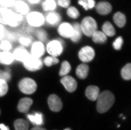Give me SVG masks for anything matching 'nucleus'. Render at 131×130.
Instances as JSON below:
<instances>
[{
  "mask_svg": "<svg viewBox=\"0 0 131 130\" xmlns=\"http://www.w3.org/2000/svg\"><path fill=\"white\" fill-rule=\"evenodd\" d=\"M88 7L89 9H93L95 6V1L94 0H87Z\"/></svg>",
  "mask_w": 131,
  "mask_h": 130,
  "instance_id": "nucleus-43",
  "label": "nucleus"
},
{
  "mask_svg": "<svg viewBox=\"0 0 131 130\" xmlns=\"http://www.w3.org/2000/svg\"><path fill=\"white\" fill-rule=\"evenodd\" d=\"M12 45L9 41L8 40H3L0 43V49L4 51L9 52L12 49Z\"/></svg>",
  "mask_w": 131,
  "mask_h": 130,
  "instance_id": "nucleus-33",
  "label": "nucleus"
},
{
  "mask_svg": "<svg viewBox=\"0 0 131 130\" xmlns=\"http://www.w3.org/2000/svg\"><path fill=\"white\" fill-rule=\"evenodd\" d=\"M48 53L52 56L57 57L60 55L63 50V44L58 40H53L49 42L46 46Z\"/></svg>",
  "mask_w": 131,
  "mask_h": 130,
  "instance_id": "nucleus-6",
  "label": "nucleus"
},
{
  "mask_svg": "<svg viewBox=\"0 0 131 130\" xmlns=\"http://www.w3.org/2000/svg\"><path fill=\"white\" fill-rule=\"evenodd\" d=\"M16 0H0V6L3 7L12 8Z\"/></svg>",
  "mask_w": 131,
  "mask_h": 130,
  "instance_id": "nucleus-37",
  "label": "nucleus"
},
{
  "mask_svg": "<svg viewBox=\"0 0 131 130\" xmlns=\"http://www.w3.org/2000/svg\"><path fill=\"white\" fill-rule=\"evenodd\" d=\"M59 60L55 57L48 56L45 58L44 60V63L47 66H52L59 63Z\"/></svg>",
  "mask_w": 131,
  "mask_h": 130,
  "instance_id": "nucleus-34",
  "label": "nucleus"
},
{
  "mask_svg": "<svg viewBox=\"0 0 131 130\" xmlns=\"http://www.w3.org/2000/svg\"><path fill=\"white\" fill-rule=\"evenodd\" d=\"M14 60L13 55L10 52L4 51L0 53V63L1 64L5 65L11 64Z\"/></svg>",
  "mask_w": 131,
  "mask_h": 130,
  "instance_id": "nucleus-22",
  "label": "nucleus"
},
{
  "mask_svg": "<svg viewBox=\"0 0 131 130\" xmlns=\"http://www.w3.org/2000/svg\"><path fill=\"white\" fill-rule=\"evenodd\" d=\"M33 103V101L29 98H24L21 99L17 105V109L22 113H27L29 111L31 105Z\"/></svg>",
  "mask_w": 131,
  "mask_h": 130,
  "instance_id": "nucleus-17",
  "label": "nucleus"
},
{
  "mask_svg": "<svg viewBox=\"0 0 131 130\" xmlns=\"http://www.w3.org/2000/svg\"><path fill=\"white\" fill-rule=\"evenodd\" d=\"M28 25L33 28H39L44 25L45 19L43 15L37 11H30L26 15Z\"/></svg>",
  "mask_w": 131,
  "mask_h": 130,
  "instance_id": "nucleus-3",
  "label": "nucleus"
},
{
  "mask_svg": "<svg viewBox=\"0 0 131 130\" xmlns=\"http://www.w3.org/2000/svg\"><path fill=\"white\" fill-rule=\"evenodd\" d=\"M89 66L85 64L79 65L77 68L76 74L79 78L84 79L87 77L89 72Z\"/></svg>",
  "mask_w": 131,
  "mask_h": 130,
  "instance_id": "nucleus-25",
  "label": "nucleus"
},
{
  "mask_svg": "<svg viewBox=\"0 0 131 130\" xmlns=\"http://www.w3.org/2000/svg\"><path fill=\"white\" fill-rule=\"evenodd\" d=\"M31 130H46L44 128H42L40 126H36L34 127L31 129Z\"/></svg>",
  "mask_w": 131,
  "mask_h": 130,
  "instance_id": "nucleus-46",
  "label": "nucleus"
},
{
  "mask_svg": "<svg viewBox=\"0 0 131 130\" xmlns=\"http://www.w3.org/2000/svg\"><path fill=\"white\" fill-rule=\"evenodd\" d=\"M48 103L50 109L53 112H59L62 107V101L56 95L52 94L50 96L48 100Z\"/></svg>",
  "mask_w": 131,
  "mask_h": 130,
  "instance_id": "nucleus-9",
  "label": "nucleus"
},
{
  "mask_svg": "<svg viewBox=\"0 0 131 130\" xmlns=\"http://www.w3.org/2000/svg\"><path fill=\"white\" fill-rule=\"evenodd\" d=\"M42 6L45 11H52L56 9L57 4L54 0H46L42 3Z\"/></svg>",
  "mask_w": 131,
  "mask_h": 130,
  "instance_id": "nucleus-28",
  "label": "nucleus"
},
{
  "mask_svg": "<svg viewBox=\"0 0 131 130\" xmlns=\"http://www.w3.org/2000/svg\"><path fill=\"white\" fill-rule=\"evenodd\" d=\"M18 87L20 90L26 94H31L37 88L36 82L29 78H25L21 80L19 83Z\"/></svg>",
  "mask_w": 131,
  "mask_h": 130,
  "instance_id": "nucleus-4",
  "label": "nucleus"
},
{
  "mask_svg": "<svg viewBox=\"0 0 131 130\" xmlns=\"http://www.w3.org/2000/svg\"><path fill=\"white\" fill-rule=\"evenodd\" d=\"M121 76L124 80H129L131 77V65L130 63L123 68L121 71Z\"/></svg>",
  "mask_w": 131,
  "mask_h": 130,
  "instance_id": "nucleus-29",
  "label": "nucleus"
},
{
  "mask_svg": "<svg viewBox=\"0 0 131 130\" xmlns=\"http://www.w3.org/2000/svg\"><path fill=\"white\" fill-rule=\"evenodd\" d=\"M95 55L94 49L90 46H85L82 48L78 54L80 60L84 63L91 61L94 58Z\"/></svg>",
  "mask_w": 131,
  "mask_h": 130,
  "instance_id": "nucleus-7",
  "label": "nucleus"
},
{
  "mask_svg": "<svg viewBox=\"0 0 131 130\" xmlns=\"http://www.w3.org/2000/svg\"><path fill=\"white\" fill-rule=\"evenodd\" d=\"M45 22H46L48 25L55 26L59 23L61 20L60 15L54 11H50L45 17Z\"/></svg>",
  "mask_w": 131,
  "mask_h": 130,
  "instance_id": "nucleus-16",
  "label": "nucleus"
},
{
  "mask_svg": "<svg viewBox=\"0 0 131 130\" xmlns=\"http://www.w3.org/2000/svg\"><path fill=\"white\" fill-rule=\"evenodd\" d=\"M97 100V110L99 113H104L109 110L112 107L115 98L111 92L106 90L99 94Z\"/></svg>",
  "mask_w": 131,
  "mask_h": 130,
  "instance_id": "nucleus-1",
  "label": "nucleus"
},
{
  "mask_svg": "<svg viewBox=\"0 0 131 130\" xmlns=\"http://www.w3.org/2000/svg\"><path fill=\"white\" fill-rule=\"evenodd\" d=\"M0 129L1 130H9L8 127L3 124H0Z\"/></svg>",
  "mask_w": 131,
  "mask_h": 130,
  "instance_id": "nucleus-45",
  "label": "nucleus"
},
{
  "mask_svg": "<svg viewBox=\"0 0 131 130\" xmlns=\"http://www.w3.org/2000/svg\"><path fill=\"white\" fill-rule=\"evenodd\" d=\"M93 42L98 44H103L106 42L107 37L102 31H96L91 36Z\"/></svg>",
  "mask_w": 131,
  "mask_h": 130,
  "instance_id": "nucleus-26",
  "label": "nucleus"
},
{
  "mask_svg": "<svg viewBox=\"0 0 131 130\" xmlns=\"http://www.w3.org/2000/svg\"><path fill=\"white\" fill-rule=\"evenodd\" d=\"M71 70V66L69 63L67 61L63 62L61 65L59 75L61 76H66L70 72Z\"/></svg>",
  "mask_w": 131,
  "mask_h": 130,
  "instance_id": "nucleus-30",
  "label": "nucleus"
},
{
  "mask_svg": "<svg viewBox=\"0 0 131 130\" xmlns=\"http://www.w3.org/2000/svg\"><path fill=\"white\" fill-rule=\"evenodd\" d=\"M58 32L62 37L71 38L73 33V25L68 22H63L59 26Z\"/></svg>",
  "mask_w": 131,
  "mask_h": 130,
  "instance_id": "nucleus-10",
  "label": "nucleus"
},
{
  "mask_svg": "<svg viewBox=\"0 0 131 130\" xmlns=\"http://www.w3.org/2000/svg\"><path fill=\"white\" fill-rule=\"evenodd\" d=\"M29 54L28 51L24 47H19L15 49L13 55L14 59L24 62L29 55Z\"/></svg>",
  "mask_w": 131,
  "mask_h": 130,
  "instance_id": "nucleus-15",
  "label": "nucleus"
},
{
  "mask_svg": "<svg viewBox=\"0 0 131 130\" xmlns=\"http://www.w3.org/2000/svg\"><path fill=\"white\" fill-rule=\"evenodd\" d=\"M14 11L10 8L0 7V24L7 25Z\"/></svg>",
  "mask_w": 131,
  "mask_h": 130,
  "instance_id": "nucleus-12",
  "label": "nucleus"
},
{
  "mask_svg": "<svg viewBox=\"0 0 131 130\" xmlns=\"http://www.w3.org/2000/svg\"><path fill=\"white\" fill-rule=\"evenodd\" d=\"M82 32L88 37H91L94 32L97 31V24L94 18L87 17L83 19L80 25Z\"/></svg>",
  "mask_w": 131,
  "mask_h": 130,
  "instance_id": "nucleus-2",
  "label": "nucleus"
},
{
  "mask_svg": "<svg viewBox=\"0 0 131 130\" xmlns=\"http://www.w3.org/2000/svg\"><path fill=\"white\" fill-rule=\"evenodd\" d=\"M73 33L71 38V40L73 42H77L81 38L82 31L80 25L78 23H75L73 25Z\"/></svg>",
  "mask_w": 131,
  "mask_h": 130,
  "instance_id": "nucleus-21",
  "label": "nucleus"
},
{
  "mask_svg": "<svg viewBox=\"0 0 131 130\" xmlns=\"http://www.w3.org/2000/svg\"><path fill=\"white\" fill-rule=\"evenodd\" d=\"M96 11L99 15H105L110 13L112 10V6L109 3L106 1H101L95 7Z\"/></svg>",
  "mask_w": 131,
  "mask_h": 130,
  "instance_id": "nucleus-14",
  "label": "nucleus"
},
{
  "mask_svg": "<svg viewBox=\"0 0 131 130\" xmlns=\"http://www.w3.org/2000/svg\"><path fill=\"white\" fill-rule=\"evenodd\" d=\"M99 89L95 86H90L85 91L86 96L89 99L92 101L96 100L99 94Z\"/></svg>",
  "mask_w": 131,
  "mask_h": 130,
  "instance_id": "nucleus-19",
  "label": "nucleus"
},
{
  "mask_svg": "<svg viewBox=\"0 0 131 130\" xmlns=\"http://www.w3.org/2000/svg\"><path fill=\"white\" fill-rule=\"evenodd\" d=\"M36 37L38 39L39 41L41 42H44L47 40L48 35L47 32L44 30L40 29L37 30L35 32Z\"/></svg>",
  "mask_w": 131,
  "mask_h": 130,
  "instance_id": "nucleus-31",
  "label": "nucleus"
},
{
  "mask_svg": "<svg viewBox=\"0 0 131 130\" xmlns=\"http://www.w3.org/2000/svg\"><path fill=\"white\" fill-rule=\"evenodd\" d=\"M20 44L24 47H28L32 43V39L29 36H21L19 38Z\"/></svg>",
  "mask_w": 131,
  "mask_h": 130,
  "instance_id": "nucleus-35",
  "label": "nucleus"
},
{
  "mask_svg": "<svg viewBox=\"0 0 131 130\" xmlns=\"http://www.w3.org/2000/svg\"><path fill=\"white\" fill-rule=\"evenodd\" d=\"M0 114H1V110H0Z\"/></svg>",
  "mask_w": 131,
  "mask_h": 130,
  "instance_id": "nucleus-48",
  "label": "nucleus"
},
{
  "mask_svg": "<svg viewBox=\"0 0 131 130\" xmlns=\"http://www.w3.org/2000/svg\"><path fill=\"white\" fill-rule=\"evenodd\" d=\"M6 31L4 25L0 24V41L3 40L6 37Z\"/></svg>",
  "mask_w": 131,
  "mask_h": 130,
  "instance_id": "nucleus-41",
  "label": "nucleus"
},
{
  "mask_svg": "<svg viewBox=\"0 0 131 130\" xmlns=\"http://www.w3.org/2000/svg\"><path fill=\"white\" fill-rule=\"evenodd\" d=\"M24 16L14 11L11 18L8 23V26L11 28H17L21 25L24 20Z\"/></svg>",
  "mask_w": 131,
  "mask_h": 130,
  "instance_id": "nucleus-18",
  "label": "nucleus"
},
{
  "mask_svg": "<svg viewBox=\"0 0 131 130\" xmlns=\"http://www.w3.org/2000/svg\"><path fill=\"white\" fill-rule=\"evenodd\" d=\"M64 130H71L70 128H66V129H64Z\"/></svg>",
  "mask_w": 131,
  "mask_h": 130,
  "instance_id": "nucleus-47",
  "label": "nucleus"
},
{
  "mask_svg": "<svg viewBox=\"0 0 131 130\" xmlns=\"http://www.w3.org/2000/svg\"></svg>",
  "mask_w": 131,
  "mask_h": 130,
  "instance_id": "nucleus-49",
  "label": "nucleus"
},
{
  "mask_svg": "<svg viewBox=\"0 0 131 130\" xmlns=\"http://www.w3.org/2000/svg\"><path fill=\"white\" fill-rule=\"evenodd\" d=\"M11 79V74L9 72L3 71L0 70V80L9 81Z\"/></svg>",
  "mask_w": 131,
  "mask_h": 130,
  "instance_id": "nucleus-39",
  "label": "nucleus"
},
{
  "mask_svg": "<svg viewBox=\"0 0 131 130\" xmlns=\"http://www.w3.org/2000/svg\"><path fill=\"white\" fill-rule=\"evenodd\" d=\"M78 4L81 6H82L85 10H88L89 9L88 7L87 0H79Z\"/></svg>",
  "mask_w": 131,
  "mask_h": 130,
  "instance_id": "nucleus-42",
  "label": "nucleus"
},
{
  "mask_svg": "<svg viewBox=\"0 0 131 130\" xmlns=\"http://www.w3.org/2000/svg\"><path fill=\"white\" fill-rule=\"evenodd\" d=\"M67 14L70 17L74 19L78 18L80 15L79 10L74 6H71L68 8L67 10Z\"/></svg>",
  "mask_w": 131,
  "mask_h": 130,
  "instance_id": "nucleus-32",
  "label": "nucleus"
},
{
  "mask_svg": "<svg viewBox=\"0 0 131 130\" xmlns=\"http://www.w3.org/2000/svg\"><path fill=\"white\" fill-rule=\"evenodd\" d=\"M25 68L29 71H35L42 68L43 63L40 58L34 56L29 54L26 60L23 62Z\"/></svg>",
  "mask_w": 131,
  "mask_h": 130,
  "instance_id": "nucleus-5",
  "label": "nucleus"
},
{
  "mask_svg": "<svg viewBox=\"0 0 131 130\" xmlns=\"http://www.w3.org/2000/svg\"><path fill=\"white\" fill-rule=\"evenodd\" d=\"M45 48L43 44L40 41L34 42L31 47V55L37 58H40L43 55Z\"/></svg>",
  "mask_w": 131,
  "mask_h": 130,
  "instance_id": "nucleus-13",
  "label": "nucleus"
},
{
  "mask_svg": "<svg viewBox=\"0 0 131 130\" xmlns=\"http://www.w3.org/2000/svg\"><path fill=\"white\" fill-rule=\"evenodd\" d=\"M12 8H13L15 12L23 16H26L30 11L28 4L23 0H16Z\"/></svg>",
  "mask_w": 131,
  "mask_h": 130,
  "instance_id": "nucleus-8",
  "label": "nucleus"
},
{
  "mask_svg": "<svg viewBox=\"0 0 131 130\" xmlns=\"http://www.w3.org/2000/svg\"><path fill=\"white\" fill-rule=\"evenodd\" d=\"M30 4H37L40 3V0H27Z\"/></svg>",
  "mask_w": 131,
  "mask_h": 130,
  "instance_id": "nucleus-44",
  "label": "nucleus"
},
{
  "mask_svg": "<svg viewBox=\"0 0 131 130\" xmlns=\"http://www.w3.org/2000/svg\"><path fill=\"white\" fill-rule=\"evenodd\" d=\"M14 125L15 130H29V124L24 119L16 120L14 122Z\"/></svg>",
  "mask_w": 131,
  "mask_h": 130,
  "instance_id": "nucleus-27",
  "label": "nucleus"
},
{
  "mask_svg": "<svg viewBox=\"0 0 131 130\" xmlns=\"http://www.w3.org/2000/svg\"><path fill=\"white\" fill-rule=\"evenodd\" d=\"M123 44V39L121 36L117 37L113 43V47L115 49L117 50H120Z\"/></svg>",
  "mask_w": 131,
  "mask_h": 130,
  "instance_id": "nucleus-38",
  "label": "nucleus"
},
{
  "mask_svg": "<svg viewBox=\"0 0 131 130\" xmlns=\"http://www.w3.org/2000/svg\"><path fill=\"white\" fill-rule=\"evenodd\" d=\"M27 118L32 124L37 126H40L43 124V117L41 113H35L33 114H29L27 115Z\"/></svg>",
  "mask_w": 131,
  "mask_h": 130,
  "instance_id": "nucleus-20",
  "label": "nucleus"
},
{
  "mask_svg": "<svg viewBox=\"0 0 131 130\" xmlns=\"http://www.w3.org/2000/svg\"><path fill=\"white\" fill-rule=\"evenodd\" d=\"M57 4L62 7L67 8L71 4L70 0H57Z\"/></svg>",
  "mask_w": 131,
  "mask_h": 130,
  "instance_id": "nucleus-40",
  "label": "nucleus"
},
{
  "mask_svg": "<svg viewBox=\"0 0 131 130\" xmlns=\"http://www.w3.org/2000/svg\"><path fill=\"white\" fill-rule=\"evenodd\" d=\"M8 90V86L6 81L0 80V97L6 94Z\"/></svg>",
  "mask_w": 131,
  "mask_h": 130,
  "instance_id": "nucleus-36",
  "label": "nucleus"
},
{
  "mask_svg": "<svg viewBox=\"0 0 131 130\" xmlns=\"http://www.w3.org/2000/svg\"><path fill=\"white\" fill-rule=\"evenodd\" d=\"M61 82L66 88V90L69 92H73L77 89V81L72 76H66L61 80Z\"/></svg>",
  "mask_w": 131,
  "mask_h": 130,
  "instance_id": "nucleus-11",
  "label": "nucleus"
},
{
  "mask_svg": "<svg viewBox=\"0 0 131 130\" xmlns=\"http://www.w3.org/2000/svg\"><path fill=\"white\" fill-rule=\"evenodd\" d=\"M113 21L117 26L119 28H122L126 23V16L124 14L121 12H117L113 16Z\"/></svg>",
  "mask_w": 131,
  "mask_h": 130,
  "instance_id": "nucleus-23",
  "label": "nucleus"
},
{
  "mask_svg": "<svg viewBox=\"0 0 131 130\" xmlns=\"http://www.w3.org/2000/svg\"><path fill=\"white\" fill-rule=\"evenodd\" d=\"M102 32L107 36L112 37L115 34V30L114 26L109 21H106L103 25Z\"/></svg>",
  "mask_w": 131,
  "mask_h": 130,
  "instance_id": "nucleus-24",
  "label": "nucleus"
}]
</instances>
